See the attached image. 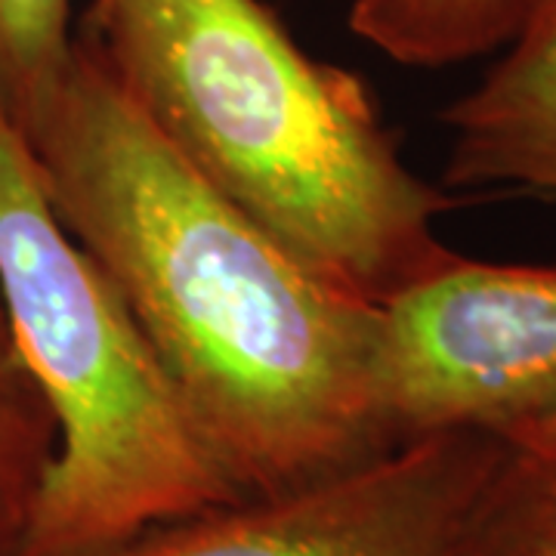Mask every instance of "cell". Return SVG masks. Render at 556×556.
Returning a JSON list of instances; mask_svg holds the SVG:
<instances>
[{"instance_id": "cell-2", "label": "cell", "mask_w": 556, "mask_h": 556, "mask_svg": "<svg viewBox=\"0 0 556 556\" xmlns=\"http://www.w3.org/2000/svg\"><path fill=\"white\" fill-rule=\"evenodd\" d=\"M80 38L179 159L343 291L378 306L455 257L439 219L457 201L266 3L93 0Z\"/></svg>"}, {"instance_id": "cell-4", "label": "cell", "mask_w": 556, "mask_h": 556, "mask_svg": "<svg viewBox=\"0 0 556 556\" xmlns=\"http://www.w3.org/2000/svg\"><path fill=\"white\" fill-rule=\"evenodd\" d=\"M375 396L393 448L517 437L556 399V266L455 254L378 303Z\"/></svg>"}, {"instance_id": "cell-8", "label": "cell", "mask_w": 556, "mask_h": 556, "mask_svg": "<svg viewBox=\"0 0 556 556\" xmlns=\"http://www.w3.org/2000/svg\"><path fill=\"white\" fill-rule=\"evenodd\" d=\"M455 556H556V442H504Z\"/></svg>"}, {"instance_id": "cell-3", "label": "cell", "mask_w": 556, "mask_h": 556, "mask_svg": "<svg viewBox=\"0 0 556 556\" xmlns=\"http://www.w3.org/2000/svg\"><path fill=\"white\" fill-rule=\"evenodd\" d=\"M0 298L56 420V457L16 554H75L244 497L139 321L43 195L0 115Z\"/></svg>"}, {"instance_id": "cell-10", "label": "cell", "mask_w": 556, "mask_h": 556, "mask_svg": "<svg viewBox=\"0 0 556 556\" xmlns=\"http://www.w3.org/2000/svg\"><path fill=\"white\" fill-rule=\"evenodd\" d=\"M72 0H0V115L25 137L75 56Z\"/></svg>"}, {"instance_id": "cell-5", "label": "cell", "mask_w": 556, "mask_h": 556, "mask_svg": "<svg viewBox=\"0 0 556 556\" xmlns=\"http://www.w3.org/2000/svg\"><path fill=\"white\" fill-rule=\"evenodd\" d=\"M501 448L504 439L477 430L417 439L309 489L47 556H455L460 522Z\"/></svg>"}, {"instance_id": "cell-6", "label": "cell", "mask_w": 556, "mask_h": 556, "mask_svg": "<svg viewBox=\"0 0 556 556\" xmlns=\"http://www.w3.org/2000/svg\"><path fill=\"white\" fill-rule=\"evenodd\" d=\"M445 186L556 195V0H541L504 56L445 112Z\"/></svg>"}, {"instance_id": "cell-1", "label": "cell", "mask_w": 556, "mask_h": 556, "mask_svg": "<svg viewBox=\"0 0 556 556\" xmlns=\"http://www.w3.org/2000/svg\"><path fill=\"white\" fill-rule=\"evenodd\" d=\"M22 139L53 214L118 288L241 497L396 452L375 396L378 306L204 182L80 35Z\"/></svg>"}, {"instance_id": "cell-7", "label": "cell", "mask_w": 556, "mask_h": 556, "mask_svg": "<svg viewBox=\"0 0 556 556\" xmlns=\"http://www.w3.org/2000/svg\"><path fill=\"white\" fill-rule=\"evenodd\" d=\"M541 0H353L350 28L399 65L442 68L504 50Z\"/></svg>"}, {"instance_id": "cell-9", "label": "cell", "mask_w": 556, "mask_h": 556, "mask_svg": "<svg viewBox=\"0 0 556 556\" xmlns=\"http://www.w3.org/2000/svg\"><path fill=\"white\" fill-rule=\"evenodd\" d=\"M53 457L56 420L22 358L0 298V556L20 551Z\"/></svg>"}, {"instance_id": "cell-11", "label": "cell", "mask_w": 556, "mask_h": 556, "mask_svg": "<svg viewBox=\"0 0 556 556\" xmlns=\"http://www.w3.org/2000/svg\"><path fill=\"white\" fill-rule=\"evenodd\" d=\"M507 442H556V399Z\"/></svg>"}]
</instances>
